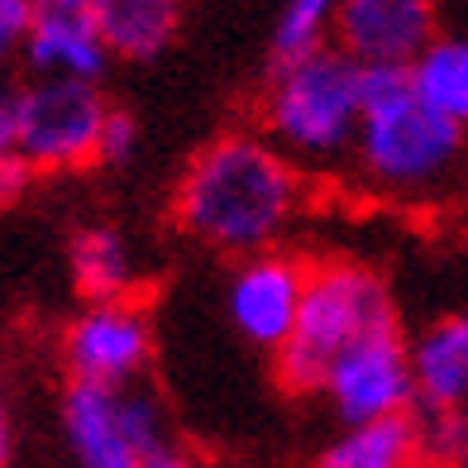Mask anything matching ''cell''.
<instances>
[{"label": "cell", "instance_id": "6da1fadb", "mask_svg": "<svg viewBox=\"0 0 468 468\" xmlns=\"http://www.w3.org/2000/svg\"><path fill=\"white\" fill-rule=\"evenodd\" d=\"M306 173L259 130H229L186 163L173 191V225L225 259L278 249L306 210Z\"/></svg>", "mask_w": 468, "mask_h": 468}, {"label": "cell", "instance_id": "7a4b0ae2", "mask_svg": "<svg viewBox=\"0 0 468 468\" xmlns=\"http://www.w3.org/2000/svg\"><path fill=\"white\" fill-rule=\"evenodd\" d=\"M349 154L373 191L425 201L454 182L463 124L420 105L407 87V68H358V130Z\"/></svg>", "mask_w": 468, "mask_h": 468}, {"label": "cell", "instance_id": "3957f363", "mask_svg": "<svg viewBox=\"0 0 468 468\" xmlns=\"http://www.w3.org/2000/svg\"><path fill=\"white\" fill-rule=\"evenodd\" d=\"M358 130V62L335 44L272 62L259 96V134L302 163H335L354 148Z\"/></svg>", "mask_w": 468, "mask_h": 468}, {"label": "cell", "instance_id": "277c9868", "mask_svg": "<svg viewBox=\"0 0 468 468\" xmlns=\"http://www.w3.org/2000/svg\"><path fill=\"white\" fill-rule=\"evenodd\" d=\"M397 306L388 282L373 268L354 259H330V263H306V287L302 306L287 330L278 354V382L287 392L306 397L321 388V373L330 368V358L339 349H349L358 335H368L378 325H392Z\"/></svg>", "mask_w": 468, "mask_h": 468}, {"label": "cell", "instance_id": "5b68a950", "mask_svg": "<svg viewBox=\"0 0 468 468\" xmlns=\"http://www.w3.org/2000/svg\"><path fill=\"white\" fill-rule=\"evenodd\" d=\"M105 111H111V101L101 96V81L34 77L25 87H15L10 148L34 167V177L81 173L96 163Z\"/></svg>", "mask_w": 468, "mask_h": 468}, {"label": "cell", "instance_id": "8992f818", "mask_svg": "<svg viewBox=\"0 0 468 468\" xmlns=\"http://www.w3.org/2000/svg\"><path fill=\"white\" fill-rule=\"evenodd\" d=\"M62 444L77 468H144L167 444V416L144 388H87L68 382L58 407Z\"/></svg>", "mask_w": 468, "mask_h": 468}, {"label": "cell", "instance_id": "52a82bcc", "mask_svg": "<svg viewBox=\"0 0 468 468\" xmlns=\"http://www.w3.org/2000/svg\"><path fill=\"white\" fill-rule=\"evenodd\" d=\"M321 392L339 425H364L411 411V364H407V335L401 325H378L358 335L349 349L330 358L321 373Z\"/></svg>", "mask_w": 468, "mask_h": 468}, {"label": "cell", "instance_id": "ba28073f", "mask_svg": "<svg viewBox=\"0 0 468 468\" xmlns=\"http://www.w3.org/2000/svg\"><path fill=\"white\" fill-rule=\"evenodd\" d=\"M68 382L87 388H139L154 364V321L139 302H87L58 339Z\"/></svg>", "mask_w": 468, "mask_h": 468}, {"label": "cell", "instance_id": "9c48e42d", "mask_svg": "<svg viewBox=\"0 0 468 468\" xmlns=\"http://www.w3.org/2000/svg\"><path fill=\"white\" fill-rule=\"evenodd\" d=\"M440 29V0H345L330 44L358 68H407Z\"/></svg>", "mask_w": 468, "mask_h": 468}, {"label": "cell", "instance_id": "30bf717a", "mask_svg": "<svg viewBox=\"0 0 468 468\" xmlns=\"http://www.w3.org/2000/svg\"><path fill=\"white\" fill-rule=\"evenodd\" d=\"M302 287H306V263L287 249H263V253H249V259H234L225 311L249 345L278 349L296 321Z\"/></svg>", "mask_w": 468, "mask_h": 468}, {"label": "cell", "instance_id": "8fae6325", "mask_svg": "<svg viewBox=\"0 0 468 468\" xmlns=\"http://www.w3.org/2000/svg\"><path fill=\"white\" fill-rule=\"evenodd\" d=\"M19 58L34 77H72V81H101L111 58H105L91 19V0H29V25Z\"/></svg>", "mask_w": 468, "mask_h": 468}, {"label": "cell", "instance_id": "7c38bea8", "mask_svg": "<svg viewBox=\"0 0 468 468\" xmlns=\"http://www.w3.org/2000/svg\"><path fill=\"white\" fill-rule=\"evenodd\" d=\"M411 364V411H463L468 401V321L440 315L416 339H407Z\"/></svg>", "mask_w": 468, "mask_h": 468}, {"label": "cell", "instance_id": "4fadbf2b", "mask_svg": "<svg viewBox=\"0 0 468 468\" xmlns=\"http://www.w3.org/2000/svg\"><path fill=\"white\" fill-rule=\"evenodd\" d=\"M91 19L105 58L154 62L177 44L182 0H91Z\"/></svg>", "mask_w": 468, "mask_h": 468}, {"label": "cell", "instance_id": "5bb4252c", "mask_svg": "<svg viewBox=\"0 0 468 468\" xmlns=\"http://www.w3.org/2000/svg\"><path fill=\"white\" fill-rule=\"evenodd\" d=\"M72 282L87 302H139V259L115 225H87L72 239Z\"/></svg>", "mask_w": 468, "mask_h": 468}, {"label": "cell", "instance_id": "9a60e30c", "mask_svg": "<svg viewBox=\"0 0 468 468\" xmlns=\"http://www.w3.org/2000/svg\"><path fill=\"white\" fill-rule=\"evenodd\" d=\"M311 468H425L416 450L411 411L364 425H339V435L315 454Z\"/></svg>", "mask_w": 468, "mask_h": 468}, {"label": "cell", "instance_id": "2e32d148", "mask_svg": "<svg viewBox=\"0 0 468 468\" xmlns=\"http://www.w3.org/2000/svg\"><path fill=\"white\" fill-rule=\"evenodd\" d=\"M407 87L435 115L463 124L468 120V44L454 34H435L407 62Z\"/></svg>", "mask_w": 468, "mask_h": 468}, {"label": "cell", "instance_id": "e0dca14e", "mask_svg": "<svg viewBox=\"0 0 468 468\" xmlns=\"http://www.w3.org/2000/svg\"><path fill=\"white\" fill-rule=\"evenodd\" d=\"M339 5H345V0H282L278 25H272V62L325 48L330 34H335Z\"/></svg>", "mask_w": 468, "mask_h": 468}, {"label": "cell", "instance_id": "ac0fdd59", "mask_svg": "<svg viewBox=\"0 0 468 468\" xmlns=\"http://www.w3.org/2000/svg\"><path fill=\"white\" fill-rule=\"evenodd\" d=\"M411 425H416V450H420V463L425 468H454L463 463V450H468V420L463 411H411Z\"/></svg>", "mask_w": 468, "mask_h": 468}, {"label": "cell", "instance_id": "d6986e66", "mask_svg": "<svg viewBox=\"0 0 468 468\" xmlns=\"http://www.w3.org/2000/svg\"><path fill=\"white\" fill-rule=\"evenodd\" d=\"M139 154V120L130 111H120V105H111L101 120V139H96V163H130Z\"/></svg>", "mask_w": 468, "mask_h": 468}, {"label": "cell", "instance_id": "ffe728a7", "mask_svg": "<svg viewBox=\"0 0 468 468\" xmlns=\"http://www.w3.org/2000/svg\"><path fill=\"white\" fill-rule=\"evenodd\" d=\"M34 167L15 154V148H0V206H15V201H25L29 197V186H34Z\"/></svg>", "mask_w": 468, "mask_h": 468}, {"label": "cell", "instance_id": "44dd1931", "mask_svg": "<svg viewBox=\"0 0 468 468\" xmlns=\"http://www.w3.org/2000/svg\"><path fill=\"white\" fill-rule=\"evenodd\" d=\"M19 58L15 44L0 38V148H10V105H15V81H10V62Z\"/></svg>", "mask_w": 468, "mask_h": 468}, {"label": "cell", "instance_id": "7402d4cb", "mask_svg": "<svg viewBox=\"0 0 468 468\" xmlns=\"http://www.w3.org/2000/svg\"><path fill=\"white\" fill-rule=\"evenodd\" d=\"M15 459V435H10V411H5V397H0V468H10Z\"/></svg>", "mask_w": 468, "mask_h": 468}, {"label": "cell", "instance_id": "603a6c76", "mask_svg": "<svg viewBox=\"0 0 468 468\" xmlns=\"http://www.w3.org/2000/svg\"><path fill=\"white\" fill-rule=\"evenodd\" d=\"M144 468H201V463L191 459V454H182V450H163L158 459H148Z\"/></svg>", "mask_w": 468, "mask_h": 468}, {"label": "cell", "instance_id": "cb8c5ba5", "mask_svg": "<svg viewBox=\"0 0 468 468\" xmlns=\"http://www.w3.org/2000/svg\"><path fill=\"white\" fill-rule=\"evenodd\" d=\"M454 468H463V463H454Z\"/></svg>", "mask_w": 468, "mask_h": 468}]
</instances>
